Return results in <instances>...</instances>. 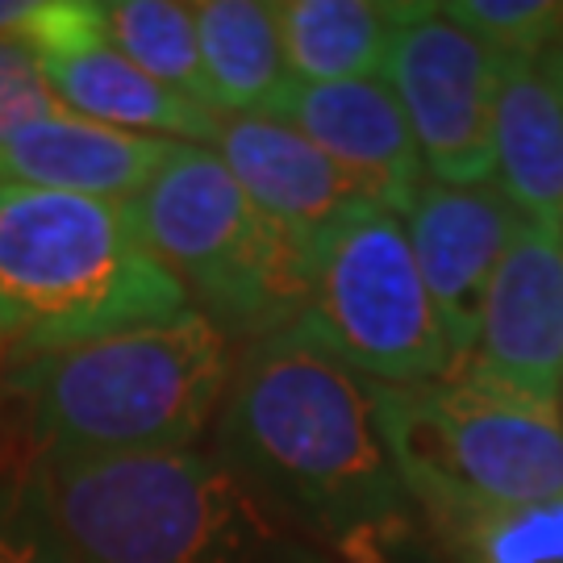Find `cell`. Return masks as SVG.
<instances>
[{
	"mask_svg": "<svg viewBox=\"0 0 563 563\" xmlns=\"http://www.w3.org/2000/svg\"><path fill=\"white\" fill-rule=\"evenodd\" d=\"M213 451L263 509L339 563H388L418 518L384 446L372 380L292 330L234 360Z\"/></svg>",
	"mask_w": 563,
	"mask_h": 563,
	"instance_id": "6da1fadb",
	"label": "cell"
},
{
	"mask_svg": "<svg viewBox=\"0 0 563 563\" xmlns=\"http://www.w3.org/2000/svg\"><path fill=\"white\" fill-rule=\"evenodd\" d=\"M234 346L188 309L159 325L9 367L34 463H101L192 451L222 409Z\"/></svg>",
	"mask_w": 563,
	"mask_h": 563,
	"instance_id": "7a4b0ae2",
	"label": "cell"
},
{
	"mask_svg": "<svg viewBox=\"0 0 563 563\" xmlns=\"http://www.w3.org/2000/svg\"><path fill=\"white\" fill-rule=\"evenodd\" d=\"M188 309L184 284L146 251L125 205L0 188V339L13 363Z\"/></svg>",
	"mask_w": 563,
	"mask_h": 563,
	"instance_id": "3957f363",
	"label": "cell"
},
{
	"mask_svg": "<svg viewBox=\"0 0 563 563\" xmlns=\"http://www.w3.org/2000/svg\"><path fill=\"white\" fill-rule=\"evenodd\" d=\"M76 563H339L201 451L38 463Z\"/></svg>",
	"mask_w": 563,
	"mask_h": 563,
	"instance_id": "277c9868",
	"label": "cell"
},
{
	"mask_svg": "<svg viewBox=\"0 0 563 563\" xmlns=\"http://www.w3.org/2000/svg\"><path fill=\"white\" fill-rule=\"evenodd\" d=\"M376 422L418 518L443 539L467 518L563 497L560 405L455 363L426 384H372Z\"/></svg>",
	"mask_w": 563,
	"mask_h": 563,
	"instance_id": "5b68a950",
	"label": "cell"
},
{
	"mask_svg": "<svg viewBox=\"0 0 563 563\" xmlns=\"http://www.w3.org/2000/svg\"><path fill=\"white\" fill-rule=\"evenodd\" d=\"M146 251L184 284L230 346L292 330L309 301V242L251 205L209 146L172 142L159 172L125 201Z\"/></svg>",
	"mask_w": 563,
	"mask_h": 563,
	"instance_id": "8992f818",
	"label": "cell"
},
{
	"mask_svg": "<svg viewBox=\"0 0 563 563\" xmlns=\"http://www.w3.org/2000/svg\"><path fill=\"white\" fill-rule=\"evenodd\" d=\"M292 334L372 384H426L455 367L405 225L360 201L309 246V301Z\"/></svg>",
	"mask_w": 563,
	"mask_h": 563,
	"instance_id": "52a82bcc",
	"label": "cell"
},
{
	"mask_svg": "<svg viewBox=\"0 0 563 563\" xmlns=\"http://www.w3.org/2000/svg\"><path fill=\"white\" fill-rule=\"evenodd\" d=\"M384 84L397 97L426 172L439 184L493 180L501 59L439 13L405 4L388 42Z\"/></svg>",
	"mask_w": 563,
	"mask_h": 563,
	"instance_id": "ba28073f",
	"label": "cell"
},
{
	"mask_svg": "<svg viewBox=\"0 0 563 563\" xmlns=\"http://www.w3.org/2000/svg\"><path fill=\"white\" fill-rule=\"evenodd\" d=\"M401 225L430 305L439 313L446 346L455 363H463L481 334L488 284L497 276L505 251L526 230V218L493 180H426L413 205L401 213Z\"/></svg>",
	"mask_w": 563,
	"mask_h": 563,
	"instance_id": "9c48e42d",
	"label": "cell"
},
{
	"mask_svg": "<svg viewBox=\"0 0 563 563\" xmlns=\"http://www.w3.org/2000/svg\"><path fill=\"white\" fill-rule=\"evenodd\" d=\"M467 367L522 393L560 405L563 388V234L526 225L488 284L481 334Z\"/></svg>",
	"mask_w": 563,
	"mask_h": 563,
	"instance_id": "30bf717a",
	"label": "cell"
},
{
	"mask_svg": "<svg viewBox=\"0 0 563 563\" xmlns=\"http://www.w3.org/2000/svg\"><path fill=\"white\" fill-rule=\"evenodd\" d=\"M313 142L367 201L401 218L426 184V163L384 80L297 84L267 113Z\"/></svg>",
	"mask_w": 563,
	"mask_h": 563,
	"instance_id": "8fae6325",
	"label": "cell"
},
{
	"mask_svg": "<svg viewBox=\"0 0 563 563\" xmlns=\"http://www.w3.org/2000/svg\"><path fill=\"white\" fill-rule=\"evenodd\" d=\"M209 151L222 159L255 209L309 246L346 209L367 201L313 142L267 113H218Z\"/></svg>",
	"mask_w": 563,
	"mask_h": 563,
	"instance_id": "7c38bea8",
	"label": "cell"
},
{
	"mask_svg": "<svg viewBox=\"0 0 563 563\" xmlns=\"http://www.w3.org/2000/svg\"><path fill=\"white\" fill-rule=\"evenodd\" d=\"M167 151V139L109 130L76 113H51L0 134V188L125 205L159 172Z\"/></svg>",
	"mask_w": 563,
	"mask_h": 563,
	"instance_id": "4fadbf2b",
	"label": "cell"
},
{
	"mask_svg": "<svg viewBox=\"0 0 563 563\" xmlns=\"http://www.w3.org/2000/svg\"><path fill=\"white\" fill-rule=\"evenodd\" d=\"M38 71L63 113H76V118L109 125V130L192 142V146H209L213 130H218L213 109L151 80L130 59H121L101 34L38 55Z\"/></svg>",
	"mask_w": 563,
	"mask_h": 563,
	"instance_id": "5bb4252c",
	"label": "cell"
},
{
	"mask_svg": "<svg viewBox=\"0 0 563 563\" xmlns=\"http://www.w3.org/2000/svg\"><path fill=\"white\" fill-rule=\"evenodd\" d=\"M493 184L526 225L563 234V104L539 67L501 63Z\"/></svg>",
	"mask_w": 563,
	"mask_h": 563,
	"instance_id": "9a60e30c",
	"label": "cell"
},
{
	"mask_svg": "<svg viewBox=\"0 0 563 563\" xmlns=\"http://www.w3.org/2000/svg\"><path fill=\"white\" fill-rule=\"evenodd\" d=\"M405 4L380 0H284L272 4L288 76L297 84H342L384 76L388 42Z\"/></svg>",
	"mask_w": 563,
	"mask_h": 563,
	"instance_id": "2e32d148",
	"label": "cell"
},
{
	"mask_svg": "<svg viewBox=\"0 0 563 563\" xmlns=\"http://www.w3.org/2000/svg\"><path fill=\"white\" fill-rule=\"evenodd\" d=\"M197 9L201 67L213 113H272L292 88L272 4L260 0H205Z\"/></svg>",
	"mask_w": 563,
	"mask_h": 563,
	"instance_id": "e0dca14e",
	"label": "cell"
},
{
	"mask_svg": "<svg viewBox=\"0 0 563 563\" xmlns=\"http://www.w3.org/2000/svg\"><path fill=\"white\" fill-rule=\"evenodd\" d=\"M101 38L139 71L188 101L213 109L201 67L197 9L176 0H97Z\"/></svg>",
	"mask_w": 563,
	"mask_h": 563,
	"instance_id": "ac0fdd59",
	"label": "cell"
},
{
	"mask_svg": "<svg viewBox=\"0 0 563 563\" xmlns=\"http://www.w3.org/2000/svg\"><path fill=\"white\" fill-rule=\"evenodd\" d=\"M439 543L451 563H563V497L467 518Z\"/></svg>",
	"mask_w": 563,
	"mask_h": 563,
	"instance_id": "d6986e66",
	"label": "cell"
},
{
	"mask_svg": "<svg viewBox=\"0 0 563 563\" xmlns=\"http://www.w3.org/2000/svg\"><path fill=\"white\" fill-rule=\"evenodd\" d=\"M439 13L472 34L488 55L518 67H539L563 34L560 0H446Z\"/></svg>",
	"mask_w": 563,
	"mask_h": 563,
	"instance_id": "ffe728a7",
	"label": "cell"
},
{
	"mask_svg": "<svg viewBox=\"0 0 563 563\" xmlns=\"http://www.w3.org/2000/svg\"><path fill=\"white\" fill-rule=\"evenodd\" d=\"M0 563H76L63 543L38 463H0Z\"/></svg>",
	"mask_w": 563,
	"mask_h": 563,
	"instance_id": "44dd1931",
	"label": "cell"
},
{
	"mask_svg": "<svg viewBox=\"0 0 563 563\" xmlns=\"http://www.w3.org/2000/svg\"><path fill=\"white\" fill-rule=\"evenodd\" d=\"M51 113H63V109L42 80L38 59L25 46L0 42V134Z\"/></svg>",
	"mask_w": 563,
	"mask_h": 563,
	"instance_id": "7402d4cb",
	"label": "cell"
},
{
	"mask_svg": "<svg viewBox=\"0 0 563 563\" xmlns=\"http://www.w3.org/2000/svg\"><path fill=\"white\" fill-rule=\"evenodd\" d=\"M539 71H543V80L551 84V92H555L563 104V34H560V42L543 55V67H539Z\"/></svg>",
	"mask_w": 563,
	"mask_h": 563,
	"instance_id": "603a6c76",
	"label": "cell"
},
{
	"mask_svg": "<svg viewBox=\"0 0 563 563\" xmlns=\"http://www.w3.org/2000/svg\"><path fill=\"white\" fill-rule=\"evenodd\" d=\"M0 363H4V339H0Z\"/></svg>",
	"mask_w": 563,
	"mask_h": 563,
	"instance_id": "cb8c5ba5",
	"label": "cell"
},
{
	"mask_svg": "<svg viewBox=\"0 0 563 563\" xmlns=\"http://www.w3.org/2000/svg\"><path fill=\"white\" fill-rule=\"evenodd\" d=\"M560 418H563V388H560Z\"/></svg>",
	"mask_w": 563,
	"mask_h": 563,
	"instance_id": "d4e9b609",
	"label": "cell"
}]
</instances>
